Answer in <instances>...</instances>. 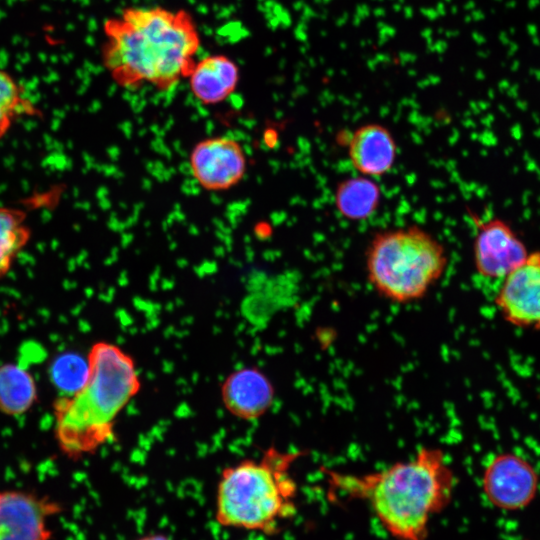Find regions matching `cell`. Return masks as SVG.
<instances>
[{
  "mask_svg": "<svg viewBox=\"0 0 540 540\" xmlns=\"http://www.w3.org/2000/svg\"><path fill=\"white\" fill-rule=\"evenodd\" d=\"M103 34L102 65L124 88L174 87L187 78L201 46L193 15L162 6L125 7L105 20Z\"/></svg>",
  "mask_w": 540,
  "mask_h": 540,
  "instance_id": "6da1fadb",
  "label": "cell"
},
{
  "mask_svg": "<svg viewBox=\"0 0 540 540\" xmlns=\"http://www.w3.org/2000/svg\"><path fill=\"white\" fill-rule=\"evenodd\" d=\"M322 472L331 490L366 502L396 540H426L430 520L448 507L456 485L445 452L432 446L375 472L354 474L324 467Z\"/></svg>",
  "mask_w": 540,
  "mask_h": 540,
  "instance_id": "7a4b0ae2",
  "label": "cell"
},
{
  "mask_svg": "<svg viewBox=\"0 0 540 540\" xmlns=\"http://www.w3.org/2000/svg\"><path fill=\"white\" fill-rule=\"evenodd\" d=\"M83 385L53 405L55 438L70 459L94 453L114 434L115 421L141 388L134 359L118 345L95 342Z\"/></svg>",
  "mask_w": 540,
  "mask_h": 540,
  "instance_id": "3957f363",
  "label": "cell"
},
{
  "mask_svg": "<svg viewBox=\"0 0 540 540\" xmlns=\"http://www.w3.org/2000/svg\"><path fill=\"white\" fill-rule=\"evenodd\" d=\"M303 452L265 450L259 459H245L220 474L214 518L224 528L274 535L297 513L293 463Z\"/></svg>",
  "mask_w": 540,
  "mask_h": 540,
  "instance_id": "277c9868",
  "label": "cell"
},
{
  "mask_svg": "<svg viewBox=\"0 0 540 540\" xmlns=\"http://www.w3.org/2000/svg\"><path fill=\"white\" fill-rule=\"evenodd\" d=\"M365 259L369 284L379 296L394 303L423 298L448 265L443 244L417 225L376 233Z\"/></svg>",
  "mask_w": 540,
  "mask_h": 540,
  "instance_id": "5b68a950",
  "label": "cell"
},
{
  "mask_svg": "<svg viewBox=\"0 0 540 540\" xmlns=\"http://www.w3.org/2000/svg\"><path fill=\"white\" fill-rule=\"evenodd\" d=\"M247 164L242 145L227 136L204 138L189 154L192 176L209 191H225L236 186L244 178Z\"/></svg>",
  "mask_w": 540,
  "mask_h": 540,
  "instance_id": "8992f818",
  "label": "cell"
},
{
  "mask_svg": "<svg viewBox=\"0 0 540 540\" xmlns=\"http://www.w3.org/2000/svg\"><path fill=\"white\" fill-rule=\"evenodd\" d=\"M475 225L473 260L480 276L503 279L529 255L523 240L505 220L475 219Z\"/></svg>",
  "mask_w": 540,
  "mask_h": 540,
  "instance_id": "52a82bcc",
  "label": "cell"
},
{
  "mask_svg": "<svg viewBox=\"0 0 540 540\" xmlns=\"http://www.w3.org/2000/svg\"><path fill=\"white\" fill-rule=\"evenodd\" d=\"M538 474L525 458L501 453L487 464L482 488L487 500L503 510H518L529 505L538 489Z\"/></svg>",
  "mask_w": 540,
  "mask_h": 540,
  "instance_id": "ba28073f",
  "label": "cell"
},
{
  "mask_svg": "<svg viewBox=\"0 0 540 540\" xmlns=\"http://www.w3.org/2000/svg\"><path fill=\"white\" fill-rule=\"evenodd\" d=\"M495 305L511 325L540 329V251L530 252L503 278Z\"/></svg>",
  "mask_w": 540,
  "mask_h": 540,
  "instance_id": "9c48e42d",
  "label": "cell"
},
{
  "mask_svg": "<svg viewBox=\"0 0 540 540\" xmlns=\"http://www.w3.org/2000/svg\"><path fill=\"white\" fill-rule=\"evenodd\" d=\"M61 512L48 497L22 490H0V540H51L48 519Z\"/></svg>",
  "mask_w": 540,
  "mask_h": 540,
  "instance_id": "30bf717a",
  "label": "cell"
},
{
  "mask_svg": "<svg viewBox=\"0 0 540 540\" xmlns=\"http://www.w3.org/2000/svg\"><path fill=\"white\" fill-rule=\"evenodd\" d=\"M221 399L234 417L254 421L272 407L275 390L269 378L257 367H243L230 373L221 384Z\"/></svg>",
  "mask_w": 540,
  "mask_h": 540,
  "instance_id": "8fae6325",
  "label": "cell"
},
{
  "mask_svg": "<svg viewBox=\"0 0 540 540\" xmlns=\"http://www.w3.org/2000/svg\"><path fill=\"white\" fill-rule=\"evenodd\" d=\"M397 156L396 141L390 130L379 123L358 127L348 142V157L363 176L381 177L393 167Z\"/></svg>",
  "mask_w": 540,
  "mask_h": 540,
  "instance_id": "7c38bea8",
  "label": "cell"
},
{
  "mask_svg": "<svg viewBox=\"0 0 540 540\" xmlns=\"http://www.w3.org/2000/svg\"><path fill=\"white\" fill-rule=\"evenodd\" d=\"M189 89L203 105L211 106L227 100L240 81L238 64L225 54H210L196 60L187 76Z\"/></svg>",
  "mask_w": 540,
  "mask_h": 540,
  "instance_id": "4fadbf2b",
  "label": "cell"
},
{
  "mask_svg": "<svg viewBox=\"0 0 540 540\" xmlns=\"http://www.w3.org/2000/svg\"><path fill=\"white\" fill-rule=\"evenodd\" d=\"M380 202L379 185L371 177L363 175L340 181L334 191L336 210L351 221L368 219L376 212Z\"/></svg>",
  "mask_w": 540,
  "mask_h": 540,
  "instance_id": "5bb4252c",
  "label": "cell"
},
{
  "mask_svg": "<svg viewBox=\"0 0 540 540\" xmlns=\"http://www.w3.org/2000/svg\"><path fill=\"white\" fill-rule=\"evenodd\" d=\"M38 401V388L33 374L16 363L0 365V412L21 416Z\"/></svg>",
  "mask_w": 540,
  "mask_h": 540,
  "instance_id": "9a60e30c",
  "label": "cell"
},
{
  "mask_svg": "<svg viewBox=\"0 0 540 540\" xmlns=\"http://www.w3.org/2000/svg\"><path fill=\"white\" fill-rule=\"evenodd\" d=\"M30 237L25 212L15 207L0 206V279L9 273Z\"/></svg>",
  "mask_w": 540,
  "mask_h": 540,
  "instance_id": "2e32d148",
  "label": "cell"
},
{
  "mask_svg": "<svg viewBox=\"0 0 540 540\" xmlns=\"http://www.w3.org/2000/svg\"><path fill=\"white\" fill-rule=\"evenodd\" d=\"M38 112L26 96L24 87L10 73L0 68V139L20 116H33Z\"/></svg>",
  "mask_w": 540,
  "mask_h": 540,
  "instance_id": "e0dca14e",
  "label": "cell"
},
{
  "mask_svg": "<svg viewBox=\"0 0 540 540\" xmlns=\"http://www.w3.org/2000/svg\"><path fill=\"white\" fill-rule=\"evenodd\" d=\"M87 373V358L73 352L60 355L50 369L52 381L63 395L76 392L85 382Z\"/></svg>",
  "mask_w": 540,
  "mask_h": 540,
  "instance_id": "ac0fdd59",
  "label": "cell"
},
{
  "mask_svg": "<svg viewBox=\"0 0 540 540\" xmlns=\"http://www.w3.org/2000/svg\"><path fill=\"white\" fill-rule=\"evenodd\" d=\"M136 540H172L168 535L160 532H151L138 537Z\"/></svg>",
  "mask_w": 540,
  "mask_h": 540,
  "instance_id": "d6986e66",
  "label": "cell"
}]
</instances>
